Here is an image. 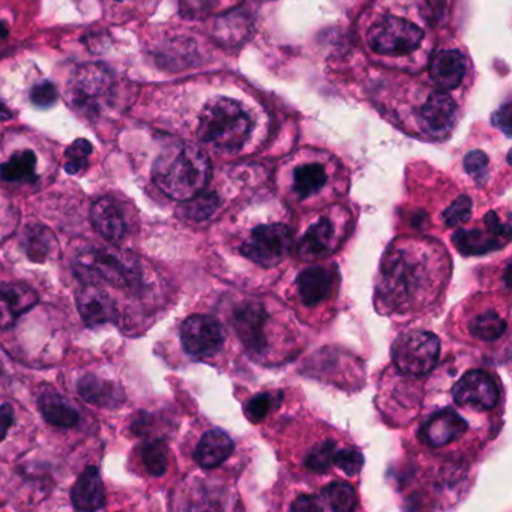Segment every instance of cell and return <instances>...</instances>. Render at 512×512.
I'll list each match as a JSON object with an SVG mask.
<instances>
[{
  "mask_svg": "<svg viewBox=\"0 0 512 512\" xmlns=\"http://www.w3.org/2000/svg\"><path fill=\"white\" fill-rule=\"evenodd\" d=\"M449 277L442 245L430 239H400L380 263L376 296L388 313H415L430 307Z\"/></svg>",
  "mask_w": 512,
  "mask_h": 512,
  "instance_id": "obj_1",
  "label": "cell"
},
{
  "mask_svg": "<svg viewBox=\"0 0 512 512\" xmlns=\"http://www.w3.org/2000/svg\"><path fill=\"white\" fill-rule=\"evenodd\" d=\"M211 172V161L199 146L175 143L158 155L152 178L167 197L187 202L205 191Z\"/></svg>",
  "mask_w": 512,
  "mask_h": 512,
  "instance_id": "obj_2",
  "label": "cell"
},
{
  "mask_svg": "<svg viewBox=\"0 0 512 512\" xmlns=\"http://www.w3.org/2000/svg\"><path fill=\"white\" fill-rule=\"evenodd\" d=\"M250 133V115L238 101L215 98L200 113V140L217 151L227 154L238 152L244 148Z\"/></svg>",
  "mask_w": 512,
  "mask_h": 512,
  "instance_id": "obj_3",
  "label": "cell"
},
{
  "mask_svg": "<svg viewBox=\"0 0 512 512\" xmlns=\"http://www.w3.org/2000/svg\"><path fill=\"white\" fill-rule=\"evenodd\" d=\"M73 269L86 284L104 281L115 287H131L142 278L136 257L118 248H83L74 256Z\"/></svg>",
  "mask_w": 512,
  "mask_h": 512,
  "instance_id": "obj_4",
  "label": "cell"
},
{
  "mask_svg": "<svg viewBox=\"0 0 512 512\" xmlns=\"http://www.w3.org/2000/svg\"><path fill=\"white\" fill-rule=\"evenodd\" d=\"M232 326L248 355L259 361L272 355V317L265 302L257 298L239 302L233 310Z\"/></svg>",
  "mask_w": 512,
  "mask_h": 512,
  "instance_id": "obj_5",
  "label": "cell"
},
{
  "mask_svg": "<svg viewBox=\"0 0 512 512\" xmlns=\"http://www.w3.org/2000/svg\"><path fill=\"white\" fill-rule=\"evenodd\" d=\"M293 247V232L284 223L259 224L248 232L239 245V253L262 269L283 263Z\"/></svg>",
  "mask_w": 512,
  "mask_h": 512,
  "instance_id": "obj_6",
  "label": "cell"
},
{
  "mask_svg": "<svg viewBox=\"0 0 512 512\" xmlns=\"http://www.w3.org/2000/svg\"><path fill=\"white\" fill-rule=\"evenodd\" d=\"M440 355V340L430 331L401 334L392 344V361L407 376H425L434 370Z\"/></svg>",
  "mask_w": 512,
  "mask_h": 512,
  "instance_id": "obj_7",
  "label": "cell"
},
{
  "mask_svg": "<svg viewBox=\"0 0 512 512\" xmlns=\"http://www.w3.org/2000/svg\"><path fill=\"white\" fill-rule=\"evenodd\" d=\"M424 31L415 23L400 17H383L368 32L367 43L373 52L383 56H404L415 52Z\"/></svg>",
  "mask_w": 512,
  "mask_h": 512,
  "instance_id": "obj_8",
  "label": "cell"
},
{
  "mask_svg": "<svg viewBox=\"0 0 512 512\" xmlns=\"http://www.w3.org/2000/svg\"><path fill=\"white\" fill-rule=\"evenodd\" d=\"M115 82L103 65H86L80 68L68 85V95L76 109L97 113L112 97Z\"/></svg>",
  "mask_w": 512,
  "mask_h": 512,
  "instance_id": "obj_9",
  "label": "cell"
},
{
  "mask_svg": "<svg viewBox=\"0 0 512 512\" xmlns=\"http://www.w3.org/2000/svg\"><path fill=\"white\" fill-rule=\"evenodd\" d=\"M224 328L215 317L194 314L184 320L181 326V343L188 355L208 358L223 349Z\"/></svg>",
  "mask_w": 512,
  "mask_h": 512,
  "instance_id": "obj_10",
  "label": "cell"
},
{
  "mask_svg": "<svg viewBox=\"0 0 512 512\" xmlns=\"http://www.w3.org/2000/svg\"><path fill=\"white\" fill-rule=\"evenodd\" d=\"M452 397L460 406L490 410L497 406L500 388L496 379L484 370L467 371L452 388Z\"/></svg>",
  "mask_w": 512,
  "mask_h": 512,
  "instance_id": "obj_11",
  "label": "cell"
},
{
  "mask_svg": "<svg viewBox=\"0 0 512 512\" xmlns=\"http://www.w3.org/2000/svg\"><path fill=\"white\" fill-rule=\"evenodd\" d=\"M344 230H340L331 217L317 218L310 224L298 242V256L305 262L325 259L334 253L343 239Z\"/></svg>",
  "mask_w": 512,
  "mask_h": 512,
  "instance_id": "obj_12",
  "label": "cell"
},
{
  "mask_svg": "<svg viewBox=\"0 0 512 512\" xmlns=\"http://www.w3.org/2000/svg\"><path fill=\"white\" fill-rule=\"evenodd\" d=\"M457 104L449 95L434 92L419 110V127L428 136L445 137L454 127Z\"/></svg>",
  "mask_w": 512,
  "mask_h": 512,
  "instance_id": "obj_13",
  "label": "cell"
},
{
  "mask_svg": "<svg viewBox=\"0 0 512 512\" xmlns=\"http://www.w3.org/2000/svg\"><path fill=\"white\" fill-rule=\"evenodd\" d=\"M467 422L460 413L451 407L433 413L422 425L419 437L431 448H443L455 440L461 439L466 433Z\"/></svg>",
  "mask_w": 512,
  "mask_h": 512,
  "instance_id": "obj_14",
  "label": "cell"
},
{
  "mask_svg": "<svg viewBox=\"0 0 512 512\" xmlns=\"http://www.w3.org/2000/svg\"><path fill=\"white\" fill-rule=\"evenodd\" d=\"M337 272L325 266H311L296 278L299 301L307 308H316L331 298L337 287Z\"/></svg>",
  "mask_w": 512,
  "mask_h": 512,
  "instance_id": "obj_15",
  "label": "cell"
},
{
  "mask_svg": "<svg viewBox=\"0 0 512 512\" xmlns=\"http://www.w3.org/2000/svg\"><path fill=\"white\" fill-rule=\"evenodd\" d=\"M77 307L83 322L89 328L115 322L118 308L115 301L97 284H85L77 295Z\"/></svg>",
  "mask_w": 512,
  "mask_h": 512,
  "instance_id": "obj_16",
  "label": "cell"
},
{
  "mask_svg": "<svg viewBox=\"0 0 512 512\" xmlns=\"http://www.w3.org/2000/svg\"><path fill=\"white\" fill-rule=\"evenodd\" d=\"M40 298L37 293L19 283H5L0 286V329H10L23 314L29 313Z\"/></svg>",
  "mask_w": 512,
  "mask_h": 512,
  "instance_id": "obj_17",
  "label": "cell"
},
{
  "mask_svg": "<svg viewBox=\"0 0 512 512\" xmlns=\"http://www.w3.org/2000/svg\"><path fill=\"white\" fill-rule=\"evenodd\" d=\"M74 508L79 511H98L106 505V490L100 470L95 466L86 467L71 490Z\"/></svg>",
  "mask_w": 512,
  "mask_h": 512,
  "instance_id": "obj_18",
  "label": "cell"
},
{
  "mask_svg": "<svg viewBox=\"0 0 512 512\" xmlns=\"http://www.w3.org/2000/svg\"><path fill=\"white\" fill-rule=\"evenodd\" d=\"M233 449H235V443L232 437L226 431L214 428L206 431L197 443L194 460L203 469H215L232 455Z\"/></svg>",
  "mask_w": 512,
  "mask_h": 512,
  "instance_id": "obj_19",
  "label": "cell"
},
{
  "mask_svg": "<svg viewBox=\"0 0 512 512\" xmlns=\"http://www.w3.org/2000/svg\"><path fill=\"white\" fill-rule=\"evenodd\" d=\"M80 397L94 406L118 407L125 401L124 389L112 380L86 374L77 382Z\"/></svg>",
  "mask_w": 512,
  "mask_h": 512,
  "instance_id": "obj_20",
  "label": "cell"
},
{
  "mask_svg": "<svg viewBox=\"0 0 512 512\" xmlns=\"http://www.w3.org/2000/svg\"><path fill=\"white\" fill-rule=\"evenodd\" d=\"M94 229L110 242H119L127 232V223L119 206L112 199L97 200L91 208Z\"/></svg>",
  "mask_w": 512,
  "mask_h": 512,
  "instance_id": "obj_21",
  "label": "cell"
},
{
  "mask_svg": "<svg viewBox=\"0 0 512 512\" xmlns=\"http://www.w3.org/2000/svg\"><path fill=\"white\" fill-rule=\"evenodd\" d=\"M466 59L458 50H440L430 65V77L442 89H454L463 82Z\"/></svg>",
  "mask_w": 512,
  "mask_h": 512,
  "instance_id": "obj_22",
  "label": "cell"
},
{
  "mask_svg": "<svg viewBox=\"0 0 512 512\" xmlns=\"http://www.w3.org/2000/svg\"><path fill=\"white\" fill-rule=\"evenodd\" d=\"M38 406L44 418L53 427L71 428L76 427L80 421L79 412L71 406L67 398L62 397L53 389L41 392L38 398Z\"/></svg>",
  "mask_w": 512,
  "mask_h": 512,
  "instance_id": "obj_23",
  "label": "cell"
},
{
  "mask_svg": "<svg viewBox=\"0 0 512 512\" xmlns=\"http://www.w3.org/2000/svg\"><path fill=\"white\" fill-rule=\"evenodd\" d=\"M328 184V172L323 164L305 163L296 167L292 175V193L298 200L313 199Z\"/></svg>",
  "mask_w": 512,
  "mask_h": 512,
  "instance_id": "obj_24",
  "label": "cell"
},
{
  "mask_svg": "<svg viewBox=\"0 0 512 512\" xmlns=\"http://www.w3.org/2000/svg\"><path fill=\"white\" fill-rule=\"evenodd\" d=\"M452 241L464 256H479V254L497 250V248L508 244L499 236L494 235L490 229H487V232L479 229H460L454 233Z\"/></svg>",
  "mask_w": 512,
  "mask_h": 512,
  "instance_id": "obj_25",
  "label": "cell"
},
{
  "mask_svg": "<svg viewBox=\"0 0 512 512\" xmlns=\"http://www.w3.org/2000/svg\"><path fill=\"white\" fill-rule=\"evenodd\" d=\"M319 511L347 512L356 508V493L347 482H332L316 494Z\"/></svg>",
  "mask_w": 512,
  "mask_h": 512,
  "instance_id": "obj_26",
  "label": "cell"
},
{
  "mask_svg": "<svg viewBox=\"0 0 512 512\" xmlns=\"http://www.w3.org/2000/svg\"><path fill=\"white\" fill-rule=\"evenodd\" d=\"M508 322L496 310H485L476 314L469 323V331L476 340L493 343L505 335Z\"/></svg>",
  "mask_w": 512,
  "mask_h": 512,
  "instance_id": "obj_27",
  "label": "cell"
},
{
  "mask_svg": "<svg viewBox=\"0 0 512 512\" xmlns=\"http://www.w3.org/2000/svg\"><path fill=\"white\" fill-rule=\"evenodd\" d=\"M0 178L5 182H28L37 179V155L34 152H16L7 163L0 166Z\"/></svg>",
  "mask_w": 512,
  "mask_h": 512,
  "instance_id": "obj_28",
  "label": "cell"
},
{
  "mask_svg": "<svg viewBox=\"0 0 512 512\" xmlns=\"http://www.w3.org/2000/svg\"><path fill=\"white\" fill-rule=\"evenodd\" d=\"M26 254L34 262H46L56 248V239L49 229L43 226H32L23 235Z\"/></svg>",
  "mask_w": 512,
  "mask_h": 512,
  "instance_id": "obj_29",
  "label": "cell"
},
{
  "mask_svg": "<svg viewBox=\"0 0 512 512\" xmlns=\"http://www.w3.org/2000/svg\"><path fill=\"white\" fill-rule=\"evenodd\" d=\"M338 445L334 440H320L316 445L311 446L310 451L305 455V466L311 473L323 475L335 467V454Z\"/></svg>",
  "mask_w": 512,
  "mask_h": 512,
  "instance_id": "obj_30",
  "label": "cell"
},
{
  "mask_svg": "<svg viewBox=\"0 0 512 512\" xmlns=\"http://www.w3.org/2000/svg\"><path fill=\"white\" fill-rule=\"evenodd\" d=\"M142 460L151 475L163 476L169 464V448L164 440H149L142 446Z\"/></svg>",
  "mask_w": 512,
  "mask_h": 512,
  "instance_id": "obj_31",
  "label": "cell"
},
{
  "mask_svg": "<svg viewBox=\"0 0 512 512\" xmlns=\"http://www.w3.org/2000/svg\"><path fill=\"white\" fill-rule=\"evenodd\" d=\"M280 403V392H262V394L254 395L253 398H250V400L245 403V416H247L253 424H259L263 419L268 418L272 410Z\"/></svg>",
  "mask_w": 512,
  "mask_h": 512,
  "instance_id": "obj_32",
  "label": "cell"
},
{
  "mask_svg": "<svg viewBox=\"0 0 512 512\" xmlns=\"http://www.w3.org/2000/svg\"><path fill=\"white\" fill-rule=\"evenodd\" d=\"M220 200L214 193H200L185 202L184 212L190 220H208L217 211Z\"/></svg>",
  "mask_w": 512,
  "mask_h": 512,
  "instance_id": "obj_33",
  "label": "cell"
},
{
  "mask_svg": "<svg viewBox=\"0 0 512 512\" xmlns=\"http://www.w3.org/2000/svg\"><path fill=\"white\" fill-rule=\"evenodd\" d=\"M92 145L85 139L76 140L65 152V170L70 175H79L88 167Z\"/></svg>",
  "mask_w": 512,
  "mask_h": 512,
  "instance_id": "obj_34",
  "label": "cell"
},
{
  "mask_svg": "<svg viewBox=\"0 0 512 512\" xmlns=\"http://www.w3.org/2000/svg\"><path fill=\"white\" fill-rule=\"evenodd\" d=\"M335 467L346 476H356L364 467V455L356 448L344 446L335 454Z\"/></svg>",
  "mask_w": 512,
  "mask_h": 512,
  "instance_id": "obj_35",
  "label": "cell"
},
{
  "mask_svg": "<svg viewBox=\"0 0 512 512\" xmlns=\"http://www.w3.org/2000/svg\"><path fill=\"white\" fill-rule=\"evenodd\" d=\"M472 215V200L467 196L458 197L445 212L442 218L448 227H457L469 221Z\"/></svg>",
  "mask_w": 512,
  "mask_h": 512,
  "instance_id": "obj_36",
  "label": "cell"
},
{
  "mask_svg": "<svg viewBox=\"0 0 512 512\" xmlns=\"http://www.w3.org/2000/svg\"><path fill=\"white\" fill-rule=\"evenodd\" d=\"M464 170L476 182L485 181L488 175V157L482 151H472L464 157Z\"/></svg>",
  "mask_w": 512,
  "mask_h": 512,
  "instance_id": "obj_37",
  "label": "cell"
},
{
  "mask_svg": "<svg viewBox=\"0 0 512 512\" xmlns=\"http://www.w3.org/2000/svg\"><path fill=\"white\" fill-rule=\"evenodd\" d=\"M58 98V89H56V86L53 85V83H37V85L31 89L32 104L40 107V109H49V107L55 106Z\"/></svg>",
  "mask_w": 512,
  "mask_h": 512,
  "instance_id": "obj_38",
  "label": "cell"
},
{
  "mask_svg": "<svg viewBox=\"0 0 512 512\" xmlns=\"http://www.w3.org/2000/svg\"><path fill=\"white\" fill-rule=\"evenodd\" d=\"M494 127L499 128L500 131L511 136V104L506 103L505 106L500 107L493 115Z\"/></svg>",
  "mask_w": 512,
  "mask_h": 512,
  "instance_id": "obj_39",
  "label": "cell"
},
{
  "mask_svg": "<svg viewBox=\"0 0 512 512\" xmlns=\"http://www.w3.org/2000/svg\"><path fill=\"white\" fill-rule=\"evenodd\" d=\"M14 424V409L10 404L0 406V442L7 437L11 425Z\"/></svg>",
  "mask_w": 512,
  "mask_h": 512,
  "instance_id": "obj_40",
  "label": "cell"
},
{
  "mask_svg": "<svg viewBox=\"0 0 512 512\" xmlns=\"http://www.w3.org/2000/svg\"><path fill=\"white\" fill-rule=\"evenodd\" d=\"M290 509L292 511H319L316 494H301V496L296 497Z\"/></svg>",
  "mask_w": 512,
  "mask_h": 512,
  "instance_id": "obj_41",
  "label": "cell"
},
{
  "mask_svg": "<svg viewBox=\"0 0 512 512\" xmlns=\"http://www.w3.org/2000/svg\"><path fill=\"white\" fill-rule=\"evenodd\" d=\"M214 0H182L185 13H202L211 7Z\"/></svg>",
  "mask_w": 512,
  "mask_h": 512,
  "instance_id": "obj_42",
  "label": "cell"
},
{
  "mask_svg": "<svg viewBox=\"0 0 512 512\" xmlns=\"http://www.w3.org/2000/svg\"><path fill=\"white\" fill-rule=\"evenodd\" d=\"M13 119V112L0 101V122L10 121Z\"/></svg>",
  "mask_w": 512,
  "mask_h": 512,
  "instance_id": "obj_43",
  "label": "cell"
}]
</instances>
